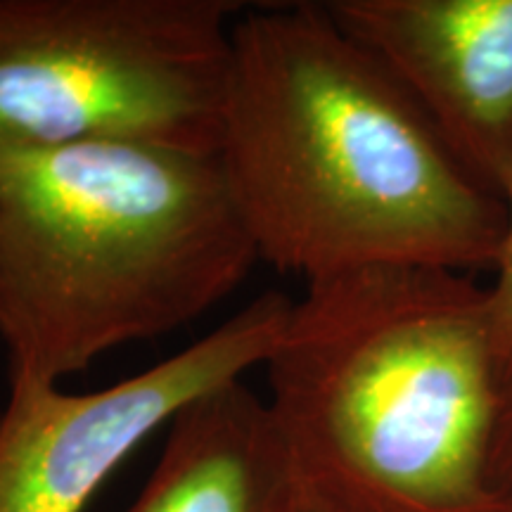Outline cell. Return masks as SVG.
<instances>
[{"label": "cell", "instance_id": "cell-11", "mask_svg": "<svg viewBox=\"0 0 512 512\" xmlns=\"http://www.w3.org/2000/svg\"><path fill=\"white\" fill-rule=\"evenodd\" d=\"M510 512H512V496H510Z\"/></svg>", "mask_w": 512, "mask_h": 512}, {"label": "cell", "instance_id": "cell-6", "mask_svg": "<svg viewBox=\"0 0 512 512\" xmlns=\"http://www.w3.org/2000/svg\"><path fill=\"white\" fill-rule=\"evenodd\" d=\"M460 164L505 202L512 188V0H335Z\"/></svg>", "mask_w": 512, "mask_h": 512}, {"label": "cell", "instance_id": "cell-8", "mask_svg": "<svg viewBox=\"0 0 512 512\" xmlns=\"http://www.w3.org/2000/svg\"><path fill=\"white\" fill-rule=\"evenodd\" d=\"M489 299L491 311H494L498 351H501L503 368L508 370L512 363V188L505 197V238L494 271H491Z\"/></svg>", "mask_w": 512, "mask_h": 512}, {"label": "cell", "instance_id": "cell-4", "mask_svg": "<svg viewBox=\"0 0 512 512\" xmlns=\"http://www.w3.org/2000/svg\"><path fill=\"white\" fill-rule=\"evenodd\" d=\"M235 0H0V150L133 140L216 155Z\"/></svg>", "mask_w": 512, "mask_h": 512}, {"label": "cell", "instance_id": "cell-2", "mask_svg": "<svg viewBox=\"0 0 512 512\" xmlns=\"http://www.w3.org/2000/svg\"><path fill=\"white\" fill-rule=\"evenodd\" d=\"M266 403L318 512H510L491 479L503 387L489 285L370 268L306 285Z\"/></svg>", "mask_w": 512, "mask_h": 512}, {"label": "cell", "instance_id": "cell-3", "mask_svg": "<svg viewBox=\"0 0 512 512\" xmlns=\"http://www.w3.org/2000/svg\"><path fill=\"white\" fill-rule=\"evenodd\" d=\"M259 256L216 155L98 140L0 150L10 377L62 384L219 306Z\"/></svg>", "mask_w": 512, "mask_h": 512}, {"label": "cell", "instance_id": "cell-5", "mask_svg": "<svg viewBox=\"0 0 512 512\" xmlns=\"http://www.w3.org/2000/svg\"><path fill=\"white\" fill-rule=\"evenodd\" d=\"M290 311L285 294H261L178 354L93 392L10 377L0 413V512H83L185 406L264 366Z\"/></svg>", "mask_w": 512, "mask_h": 512}, {"label": "cell", "instance_id": "cell-10", "mask_svg": "<svg viewBox=\"0 0 512 512\" xmlns=\"http://www.w3.org/2000/svg\"><path fill=\"white\" fill-rule=\"evenodd\" d=\"M304 496V494H302ZM297 512H318L316 508H313V505H309L306 503V498H302V505H299V510Z\"/></svg>", "mask_w": 512, "mask_h": 512}, {"label": "cell", "instance_id": "cell-7", "mask_svg": "<svg viewBox=\"0 0 512 512\" xmlns=\"http://www.w3.org/2000/svg\"><path fill=\"white\" fill-rule=\"evenodd\" d=\"M302 498L266 399L233 380L176 415L128 512H297Z\"/></svg>", "mask_w": 512, "mask_h": 512}, {"label": "cell", "instance_id": "cell-1", "mask_svg": "<svg viewBox=\"0 0 512 512\" xmlns=\"http://www.w3.org/2000/svg\"><path fill=\"white\" fill-rule=\"evenodd\" d=\"M264 264L304 283L370 268L494 271L505 202L325 3L233 27L216 150Z\"/></svg>", "mask_w": 512, "mask_h": 512}, {"label": "cell", "instance_id": "cell-9", "mask_svg": "<svg viewBox=\"0 0 512 512\" xmlns=\"http://www.w3.org/2000/svg\"><path fill=\"white\" fill-rule=\"evenodd\" d=\"M491 479L501 494L512 496V363L505 370L501 401H498L494 444H491Z\"/></svg>", "mask_w": 512, "mask_h": 512}]
</instances>
